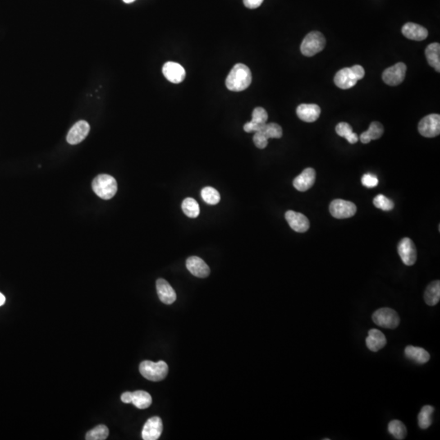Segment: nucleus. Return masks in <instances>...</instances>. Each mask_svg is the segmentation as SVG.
<instances>
[{"label": "nucleus", "mask_w": 440, "mask_h": 440, "mask_svg": "<svg viewBox=\"0 0 440 440\" xmlns=\"http://www.w3.org/2000/svg\"><path fill=\"white\" fill-rule=\"evenodd\" d=\"M252 74L249 67L244 64H236L226 79V87L231 92H242L249 88Z\"/></svg>", "instance_id": "f257e3e1"}, {"label": "nucleus", "mask_w": 440, "mask_h": 440, "mask_svg": "<svg viewBox=\"0 0 440 440\" xmlns=\"http://www.w3.org/2000/svg\"><path fill=\"white\" fill-rule=\"evenodd\" d=\"M92 189L104 200H110L117 191V181L110 175H99L92 181Z\"/></svg>", "instance_id": "f03ea898"}, {"label": "nucleus", "mask_w": 440, "mask_h": 440, "mask_svg": "<svg viewBox=\"0 0 440 440\" xmlns=\"http://www.w3.org/2000/svg\"><path fill=\"white\" fill-rule=\"evenodd\" d=\"M168 365L166 362H155L145 360L139 364V372L141 375L153 382H159L164 379L168 374Z\"/></svg>", "instance_id": "7ed1b4c3"}, {"label": "nucleus", "mask_w": 440, "mask_h": 440, "mask_svg": "<svg viewBox=\"0 0 440 440\" xmlns=\"http://www.w3.org/2000/svg\"><path fill=\"white\" fill-rule=\"evenodd\" d=\"M326 44V38L323 34L319 31H312L306 35L300 49L303 56L310 57L323 51Z\"/></svg>", "instance_id": "20e7f679"}, {"label": "nucleus", "mask_w": 440, "mask_h": 440, "mask_svg": "<svg viewBox=\"0 0 440 440\" xmlns=\"http://www.w3.org/2000/svg\"><path fill=\"white\" fill-rule=\"evenodd\" d=\"M377 326L386 329L397 328L400 325V317L397 312L388 308H381L376 311L372 317Z\"/></svg>", "instance_id": "39448f33"}, {"label": "nucleus", "mask_w": 440, "mask_h": 440, "mask_svg": "<svg viewBox=\"0 0 440 440\" xmlns=\"http://www.w3.org/2000/svg\"><path fill=\"white\" fill-rule=\"evenodd\" d=\"M418 130L424 137L434 138L438 136L440 133V114L432 113L423 117L418 124Z\"/></svg>", "instance_id": "423d86ee"}, {"label": "nucleus", "mask_w": 440, "mask_h": 440, "mask_svg": "<svg viewBox=\"0 0 440 440\" xmlns=\"http://www.w3.org/2000/svg\"><path fill=\"white\" fill-rule=\"evenodd\" d=\"M356 206L349 201L336 199L330 203V211L331 216L336 219H348L355 216Z\"/></svg>", "instance_id": "0eeeda50"}, {"label": "nucleus", "mask_w": 440, "mask_h": 440, "mask_svg": "<svg viewBox=\"0 0 440 440\" xmlns=\"http://www.w3.org/2000/svg\"><path fill=\"white\" fill-rule=\"evenodd\" d=\"M406 70V65L402 62H399L385 70L382 74V79L387 85H400L405 79Z\"/></svg>", "instance_id": "6e6552de"}, {"label": "nucleus", "mask_w": 440, "mask_h": 440, "mask_svg": "<svg viewBox=\"0 0 440 440\" xmlns=\"http://www.w3.org/2000/svg\"><path fill=\"white\" fill-rule=\"evenodd\" d=\"M398 253L405 265L412 266L416 263L417 249L411 239L405 237L400 240L398 245Z\"/></svg>", "instance_id": "1a4fd4ad"}, {"label": "nucleus", "mask_w": 440, "mask_h": 440, "mask_svg": "<svg viewBox=\"0 0 440 440\" xmlns=\"http://www.w3.org/2000/svg\"><path fill=\"white\" fill-rule=\"evenodd\" d=\"M90 131V125L88 121L82 120L74 124L68 133L67 142L70 144H78L81 143L88 136Z\"/></svg>", "instance_id": "9d476101"}, {"label": "nucleus", "mask_w": 440, "mask_h": 440, "mask_svg": "<svg viewBox=\"0 0 440 440\" xmlns=\"http://www.w3.org/2000/svg\"><path fill=\"white\" fill-rule=\"evenodd\" d=\"M163 425L161 418L153 417L144 424L142 431V439L144 440H157L162 435Z\"/></svg>", "instance_id": "9b49d317"}, {"label": "nucleus", "mask_w": 440, "mask_h": 440, "mask_svg": "<svg viewBox=\"0 0 440 440\" xmlns=\"http://www.w3.org/2000/svg\"><path fill=\"white\" fill-rule=\"evenodd\" d=\"M285 220H287L290 227L297 232L303 233L310 227V222L308 219L303 214L294 211H288L285 213Z\"/></svg>", "instance_id": "f8f14e48"}, {"label": "nucleus", "mask_w": 440, "mask_h": 440, "mask_svg": "<svg viewBox=\"0 0 440 440\" xmlns=\"http://www.w3.org/2000/svg\"><path fill=\"white\" fill-rule=\"evenodd\" d=\"M162 73L165 78L172 83H181L184 81L186 75L182 65L173 61H169L163 65Z\"/></svg>", "instance_id": "ddd939ff"}, {"label": "nucleus", "mask_w": 440, "mask_h": 440, "mask_svg": "<svg viewBox=\"0 0 440 440\" xmlns=\"http://www.w3.org/2000/svg\"><path fill=\"white\" fill-rule=\"evenodd\" d=\"M358 81L359 80L350 68L341 69L334 77L335 85L343 90L353 88Z\"/></svg>", "instance_id": "4468645a"}, {"label": "nucleus", "mask_w": 440, "mask_h": 440, "mask_svg": "<svg viewBox=\"0 0 440 440\" xmlns=\"http://www.w3.org/2000/svg\"><path fill=\"white\" fill-rule=\"evenodd\" d=\"M186 267L193 276L199 278H206L211 273L209 266L197 256H192L186 261Z\"/></svg>", "instance_id": "2eb2a0df"}, {"label": "nucleus", "mask_w": 440, "mask_h": 440, "mask_svg": "<svg viewBox=\"0 0 440 440\" xmlns=\"http://www.w3.org/2000/svg\"><path fill=\"white\" fill-rule=\"evenodd\" d=\"M316 171L314 169L306 168L299 176L294 180L293 185L300 192H305L310 189L315 184Z\"/></svg>", "instance_id": "dca6fc26"}, {"label": "nucleus", "mask_w": 440, "mask_h": 440, "mask_svg": "<svg viewBox=\"0 0 440 440\" xmlns=\"http://www.w3.org/2000/svg\"><path fill=\"white\" fill-rule=\"evenodd\" d=\"M296 112L302 121L313 122L319 118L321 110L320 106L315 104H302L297 108Z\"/></svg>", "instance_id": "f3484780"}, {"label": "nucleus", "mask_w": 440, "mask_h": 440, "mask_svg": "<svg viewBox=\"0 0 440 440\" xmlns=\"http://www.w3.org/2000/svg\"><path fill=\"white\" fill-rule=\"evenodd\" d=\"M157 292L159 299L166 305H171L176 300V294L173 288L164 279L157 281Z\"/></svg>", "instance_id": "a211bd4d"}, {"label": "nucleus", "mask_w": 440, "mask_h": 440, "mask_svg": "<svg viewBox=\"0 0 440 440\" xmlns=\"http://www.w3.org/2000/svg\"><path fill=\"white\" fill-rule=\"evenodd\" d=\"M402 34L404 37L411 40L422 41L428 36V30L422 25L409 22L403 26Z\"/></svg>", "instance_id": "6ab92c4d"}, {"label": "nucleus", "mask_w": 440, "mask_h": 440, "mask_svg": "<svg viewBox=\"0 0 440 440\" xmlns=\"http://www.w3.org/2000/svg\"><path fill=\"white\" fill-rule=\"evenodd\" d=\"M366 345L371 351L377 352L386 346V337L379 330L375 329L370 330L368 331V336L366 338Z\"/></svg>", "instance_id": "aec40b11"}, {"label": "nucleus", "mask_w": 440, "mask_h": 440, "mask_svg": "<svg viewBox=\"0 0 440 440\" xmlns=\"http://www.w3.org/2000/svg\"><path fill=\"white\" fill-rule=\"evenodd\" d=\"M404 354L408 359H411L413 361H415L418 364H426L429 361L430 354L427 350L422 347H417V346H408L405 350Z\"/></svg>", "instance_id": "412c9836"}, {"label": "nucleus", "mask_w": 440, "mask_h": 440, "mask_svg": "<svg viewBox=\"0 0 440 440\" xmlns=\"http://www.w3.org/2000/svg\"><path fill=\"white\" fill-rule=\"evenodd\" d=\"M384 133V127L382 123L378 121H373L369 126V128L365 132L362 133L359 139L363 144H368L371 140L379 139Z\"/></svg>", "instance_id": "4be33fe9"}, {"label": "nucleus", "mask_w": 440, "mask_h": 440, "mask_svg": "<svg viewBox=\"0 0 440 440\" xmlns=\"http://www.w3.org/2000/svg\"><path fill=\"white\" fill-rule=\"evenodd\" d=\"M426 56L431 66L437 72H440V44L438 43H431L426 49Z\"/></svg>", "instance_id": "5701e85b"}, {"label": "nucleus", "mask_w": 440, "mask_h": 440, "mask_svg": "<svg viewBox=\"0 0 440 440\" xmlns=\"http://www.w3.org/2000/svg\"><path fill=\"white\" fill-rule=\"evenodd\" d=\"M425 302L427 305L436 306L440 299V281H435L431 282L424 294Z\"/></svg>", "instance_id": "b1692460"}, {"label": "nucleus", "mask_w": 440, "mask_h": 440, "mask_svg": "<svg viewBox=\"0 0 440 440\" xmlns=\"http://www.w3.org/2000/svg\"><path fill=\"white\" fill-rule=\"evenodd\" d=\"M153 400L150 394L144 391H136L132 392V401L131 404H134L137 409H146L150 407Z\"/></svg>", "instance_id": "393cba45"}, {"label": "nucleus", "mask_w": 440, "mask_h": 440, "mask_svg": "<svg viewBox=\"0 0 440 440\" xmlns=\"http://www.w3.org/2000/svg\"><path fill=\"white\" fill-rule=\"evenodd\" d=\"M336 132L341 137L345 138L350 144H355L359 140L357 134L353 132L352 127L346 122H340L337 124L336 126Z\"/></svg>", "instance_id": "a878e982"}, {"label": "nucleus", "mask_w": 440, "mask_h": 440, "mask_svg": "<svg viewBox=\"0 0 440 440\" xmlns=\"http://www.w3.org/2000/svg\"><path fill=\"white\" fill-rule=\"evenodd\" d=\"M435 409L431 405L422 407L420 413L418 414V426L421 429H428L432 424V414Z\"/></svg>", "instance_id": "bb28decb"}, {"label": "nucleus", "mask_w": 440, "mask_h": 440, "mask_svg": "<svg viewBox=\"0 0 440 440\" xmlns=\"http://www.w3.org/2000/svg\"><path fill=\"white\" fill-rule=\"evenodd\" d=\"M182 210L184 213L189 218H197L200 214L199 205L197 201L191 198L184 199L182 203Z\"/></svg>", "instance_id": "cd10ccee"}, {"label": "nucleus", "mask_w": 440, "mask_h": 440, "mask_svg": "<svg viewBox=\"0 0 440 440\" xmlns=\"http://www.w3.org/2000/svg\"><path fill=\"white\" fill-rule=\"evenodd\" d=\"M388 431L395 437V440H402L406 438V427L400 421H391L388 425Z\"/></svg>", "instance_id": "c85d7f7f"}, {"label": "nucleus", "mask_w": 440, "mask_h": 440, "mask_svg": "<svg viewBox=\"0 0 440 440\" xmlns=\"http://www.w3.org/2000/svg\"><path fill=\"white\" fill-rule=\"evenodd\" d=\"M258 131H260L267 139H270V138L280 139V138L282 137V135H283V131H282L281 126L278 125V124L273 123V122H272V123H266L263 126V128L261 129L260 130H258Z\"/></svg>", "instance_id": "c756f323"}, {"label": "nucleus", "mask_w": 440, "mask_h": 440, "mask_svg": "<svg viewBox=\"0 0 440 440\" xmlns=\"http://www.w3.org/2000/svg\"><path fill=\"white\" fill-rule=\"evenodd\" d=\"M109 431L108 427L105 425H99L97 427H95L93 429L88 431L86 435V440H105L108 438Z\"/></svg>", "instance_id": "7c9ffc66"}, {"label": "nucleus", "mask_w": 440, "mask_h": 440, "mask_svg": "<svg viewBox=\"0 0 440 440\" xmlns=\"http://www.w3.org/2000/svg\"><path fill=\"white\" fill-rule=\"evenodd\" d=\"M201 195H202L203 201L207 202V204H218L220 201V193L216 189L211 188V187H206L202 189Z\"/></svg>", "instance_id": "2f4dec72"}, {"label": "nucleus", "mask_w": 440, "mask_h": 440, "mask_svg": "<svg viewBox=\"0 0 440 440\" xmlns=\"http://www.w3.org/2000/svg\"><path fill=\"white\" fill-rule=\"evenodd\" d=\"M267 119H268V115L267 111L262 107H257L252 112V119L250 121L256 124L258 126L263 127L267 123Z\"/></svg>", "instance_id": "473e14b6"}, {"label": "nucleus", "mask_w": 440, "mask_h": 440, "mask_svg": "<svg viewBox=\"0 0 440 440\" xmlns=\"http://www.w3.org/2000/svg\"><path fill=\"white\" fill-rule=\"evenodd\" d=\"M373 205L375 206L378 209L382 210L384 211H390L394 209V202L386 198V196L382 194H378L377 197L373 199Z\"/></svg>", "instance_id": "72a5a7b5"}, {"label": "nucleus", "mask_w": 440, "mask_h": 440, "mask_svg": "<svg viewBox=\"0 0 440 440\" xmlns=\"http://www.w3.org/2000/svg\"><path fill=\"white\" fill-rule=\"evenodd\" d=\"M361 183L364 187H366L368 189H372L375 188L378 185V179L377 176L373 174H365L363 175L361 179Z\"/></svg>", "instance_id": "f704fd0d"}, {"label": "nucleus", "mask_w": 440, "mask_h": 440, "mask_svg": "<svg viewBox=\"0 0 440 440\" xmlns=\"http://www.w3.org/2000/svg\"><path fill=\"white\" fill-rule=\"evenodd\" d=\"M253 140H254L255 146H256L257 148H260V149L265 148L267 146V144H268V139H267V138L260 132V131L254 132Z\"/></svg>", "instance_id": "c9c22d12"}, {"label": "nucleus", "mask_w": 440, "mask_h": 440, "mask_svg": "<svg viewBox=\"0 0 440 440\" xmlns=\"http://www.w3.org/2000/svg\"><path fill=\"white\" fill-rule=\"evenodd\" d=\"M350 69L352 70L355 77L357 78L358 80H360L364 78L365 72H364V68L362 67L361 65H355Z\"/></svg>", "instance_id": "e433bc0d"}, {"label": "nucleus", "mask_w": 440, "mask_h": 440, "mask_svg": "<svg viewBox=\"0 0 440 440\" xmlns=\"http://www.w3.org/2000/svg\"><path fill=\"white\" fill-rule=\"evenodd\" d=\"M243 2H244L245 7L250 8V9H254V8H257L261 6V4L263 3V0H243Z\"/></svg>", "instance_id": "4c0bfd02"}, {"label": "nucleus", "mask_w": 440, "mask_h": 440, "mask_svg": "<svg viewBox=\"0 0 440 440\" xmlns=\"http://www.w3.org/2000/svg\"><path fill=\"white\" fill-rule=\"evenodd\" d=\"M121 400L125 404H130L132 401V392H125L121 396Z\"/></svg>", "instance_id": "58836bf2"}, {"label": "nucleus", "mask_w": 440, "mask_h": 440, "mask_svg": "<svg viewBox=\"0 0 440 440\" xmlns=\"http://www.w3.org/2000/svg\"><path fill=\"white\" fill-rule=\"evenodd\" d=\"M5 301H6V299H5L4 295H3V294H1V293H0V307H1V306H2V305H3V304H4Z\"/></svg>", "instance_id": "ea45409f"}, {"label": "nucleus", "mask_w": 440, "mask_h": 440, "mask_svg": "<svg viewBox=\"0 0 440 440\" xmlns=\"http://www.w3.org/2000/svg\"><path fill=\"white\" fill-rule=\"evenodd\" d=\"M135 0H123L124 2H126V3H130V2H133Z\"/></svg>", "instance_id": "a19ab883"}]
</instances>
